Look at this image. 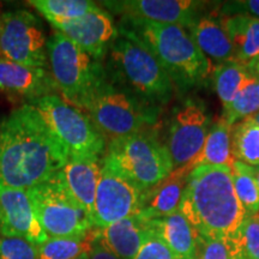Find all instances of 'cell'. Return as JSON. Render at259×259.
Masks as SVG:
<instances>
[{"label": "cell", "instance_id": "1", "mask_svg": "<svg viewBox=\"0 0 259 259\" xmlns=\"http://www.w3.org/2000/svg\"><path fill=\"white\" fill-rule=\"evenodd\" d=\"M69 160L34 106L0 120V185L29 190L54 177Z\"/></svg>", "mask_w": 259, "mask_h": 259}, {"label": "cell", "instance_id": "2", "mask_svg": "<svg viewBox=\"0 0 259 259\" xmlns=\"http://www.w3.org/2000/svg\"><path fill=\"white\" fill-rule=\"evenodd\" d=\"M179 211L202 238H240L246 211L236 197L231 167H194L187 177Z\"/></svg>", "mask_w": 259, "mask_h": 259}, {"label": "cell", "instance_id": "3", "mask_svg": "<svg viewBox=\"0 0 259 259\" xmlns=\"http://www.w3.org/2000/svg\"><path fill=\"white\" fill-rule=\"evenodd\" d=\"M119 34L147 47L167 70L173 82H200L211 71L210 60L199 50L189 31L180 25L124 17Z\"/></svg>", "mask_w": 259, "mask_h": 259}, {"label": "cell", "instance_id": "4", "mask_svg": "<svg viewBox=\"0 0 259 259\" xmlns=\"http://www.w3.org/2000/svg\"><path fill=\"white\" fill-rule=\"evenodd\" d=\"M109 142L143 131L155 121L154 106L114 82L107 73L97 80L78 107Z\"/></svg>", "mask_w": 259, "mask_h": 259}, {"label": "cell", "instance_id": "5", "mask_svg": "<svg viewBox=\"0 0 259 259\" xmlns=\"http://www.w3.org/2000/svg\"><path fill=\"white\" fill-rule=\"evenodd\" d=\"M111 78L148 105L166 103L173 79L153 53L138 41L119 35L109 47Z\"/></svg>", "mask_w": 259, "mask_h": 259}, {"label": "cell", "instance_id": "6", "mask_svg": "<svg viewBox=\"0 0 259 259\" xmlns=\"http://www.w3.org/2000/svg\"><path fill=\"white\" fill-rule=\"evenodd\" d=\"M103 163L147 192L174 170L167 145L153 134L139 131L109 142Z\"/></svg>", "mask_w": 259, "mask_h": 259}, {"label": "cell", "instance_id": "7", "mask_svg": "<svg viewBox=\"0 0 259 259\" xmlns=\"http://www.w3.org/2000/svg\"><path fill=\"white\" fill-rule=\"evenodd\" d=\"M69 157H101L106 139L82 109L67 103L63 97L44 96L30 103Z\"/></svg>", "mask_w": 259, "mask_h": 259}, {"label": "cell", "instance_id": "8", "mask_svg": "<svg viewBox=\"0 0 259 259\" xmlns=\"http://www.w3.org/2000/svg\"><path fill=\"white\" fill-rule=\"evenodd\" d=\"M50 72L58 92L70 105L78 108L106 70L65 35L54 31L47 41Z\"/></svg>", "mask_w": 259, "mask_h": 259}, {"label": "cell", "instance_id": "9", "mask_svg": "<svg viewBox=\"0 0 259 259\" xmlns=\"http://www.w3.org/2000/svg\"><path fill=\"white\" fill-rule=\"evenodd\" d=\"M27 192L47 238L79 235L96 228L92 216L65 190L58 173Z\"/></svg>", "mask_w": 259, "mask_h": 259}, {"label": "cell", "instance_id": "10", "mask_svg": "<svg viewBox=\"0 0 259 259\" xmlns=\"http://www.w3.org/2000/svg\"><path fill=\"white\" fill-rule=\"evenodd\" d=\"M47 41L41 21L31 12L14 10L0 15V54L5 59L46 69Z\"/></svg>", "mask_w": 259, "mask_h": 259}, {"label": "cell", "instance_id": "11", "mask_svg": "<svg viewBox=\"0 0 259 259\" xmlns=\"http://www.w3.org/2000/svg\"><path fill=\"white\" fill-rule=\"evenodd\" d=\"M144 194L119 171L102 161V170L94 203V225L106 228L141 211Z\"/></svg>", "mask_w": 259, "mask_h": 259}, {"label": "cell", "instance_id": "12", "mask_svg": "<svg viewBox=\"0 0 259 259\" xmlns=\"http://www.w3.org/2000/svg\"><path fill=\"white\" fill-rule=\"evenodd\" d=\"M210 128V119L200 103L186 102L176 113L167 143L174 169L186 166L198 156Z\"/></svg>", "mask_w": 259, "mask_h": 259}, {"label": "cell", "instance_id": "13", "mask_svg": "<svg viewBox=\"0 0 259 259\" xmlns=\"http://www.w3.org/2000/svg\"><path fill=\"white\" fill-rule=\"evenodd\" d=\"M52 27L77 45L94 60L102 59L115 38L118 29L112 16L99 6L79 18L50 22Z\"/></svg>", "mask_w": 259, "mask_h": 259}, {"label": "cell", "instance_id": "14", "mask_svg": "<svg viewBox=\"0 0 259 259\" xmlns=\"http://www.w3.org/2000/svg\"><path fill=\"white\" fill-rule=\"evenodd\" d=\"M0 234L25 239L35 246L47 240L25 190L0 185Z\"/></svg>", "mask_w": 259, "mask_h": 259}, {"label": "cell", "instance_id": "15", "mask_svg": "<svg viewBox=\"0 0 259 259\" xmlns=\"http://www.w3.org/2000/svg\"><path fill=\"white\" fill-rule=\"evenodd\" d=\"M102 4L124 17L177 24L185 29H191L198 21L197 8L199 3L190 0H126L105 2Z\"/></svg>", "mask_w": 259, "mask_h": 259}, {"label": "cell", "instance_id": "16", "mask_svg": "<svg viewBox=\"0 0 259 259\" xmlns=\"http://www.w3.org/2000/svg\"><path fill=\"white\" fill-rule=\"evenodd\" d=\"M56 83L50 71L14 63L0 57V93L31 103L44 96L56 95Z\"/></svg>", "mask_w": 259, "mask_h": 259}, {"label": "cell", "instance_id": "17", "mask_svg": "<svg viewBox=\"0 0 259 259\" xmlns=\"http://www.w3.org/2000/svg\"><path fill=\"white\" fill-rule=\"evenodd\" d=\"M100 157H69L66 164L58 171V177L67 193L94 220V203L101 177Z\"/></svg>", "mask_w": 259, "mask_h": 259}, {"label": "cell", "instance_id": "18", "mask_svg": "<svg viewBox=\"0 0 259 259\" xmlns=\"http://www.w3.org/2000/svg\"><path fill=\"white\" fill-rule=\"evenodd\" d=\"M193 169L191 164L176 168L166 179L144 194V203L138 215L147 221L162 219L179 211L187 177Z\"/></svg>", "mask_w": 259, "mask_h": 259}, {"label": "cell", "instance_id": "19", "mask_svg": "<svg viewBox=\"0 0 259 259\" xmlns=\"http://www.w3.org/2000/svg\"><path fill=\"white\" fill-rule=\"evenodd\" d=\"M151 229L141 215L128 216L106 228H97V236L119 259H135Z\"/></svg>", "mask_w": 259, "mask_h": 259}, {"label": "cell", "instance_id": "20", "mask_svg": "<svg viewBox=\"0 0 259 259\" xmlns=\"http://www.w3.org/2000/svg\"><path fill=\"white\" fill-rule=\"evenodd\" d=\"M150 229L166 242L177 259H197L198 234L180 211L149 221Z\"/></svg>", "mask_w": 259, "mask_h": 259}, {"label": "cell", "instance_id": "21", "mask_svg": "<svg viewBox=\"0 0 259 259\" xmlns=\"http://www.w3.org/2000/svg\"><path fill=\"white\" fill-rule=\"evenodd\" d=\"M221 24L231 38L233 61L250 67L259 61V19L244 15L223 16Z\"/></svg>", "mask_w": 259, "mask_h": 259}, {"label": "cell", "instance_id": "22", "mask_svg": "<svg viewBox=\"0 0 259 259\" xmlns=\"http://www.w3.org/2000/svg\"><path fill=\"white\" fill-rule=\"evenodd\" d=\"M190 31L196 45L209 60L219 64L233 61L234 48L221 22L210 17L199 18Z\"/></svg>", "mask_w": 259, "mask_h": 259}, {"label": "cell", "instance_id": "23", "mask_svg": "<svg viewBox=\"0 0 259 259\" xmlns=\"http://www.w3.org/2000/svg\"><path fill=\"white\" fill-rule=\"evenodd\" d=\"M232 127L225 119H220L210 128L202 151L191 162V166L231 167L234 161L232 155Z\"/></svg>", "mask_w": 259, "mask_h": 259}, {"label": "cell", "instance_id": "24", "mask_svg": "<svg viewBox=\"0 0 259 259\" xmlns=\"http://www.w3.org/2000/svg\"><path fill=\"white\" fill-rule=\"evenodd\" d=\"M97 236V228L79 235L64 238H47L44 244L36 246V259H76L88 253Z\"/></svg>", "mask_w": 259, "mask_h": 259}, {"label": "cell", "instance_id": "25", "mask_svg": "<svg viewBox=\"0 0 259 259\" xmlns=\"http://www.w3.org/2000/svg\"><path fill=\"white\" fill-rule=\"evenodd\" d=\"M232 155L248 166H259V125L246 118L232 127Z\"/></svg>", "mask_w": 259, "mask_h": 259}, {"label": "cell", "instance_id": "26", "mask_svg": "<svg viewBox=\"0 0 259 259\" xmlns=\"http://www.w3.org/2000/svg\"><path fill=\"white\" fill-rule=\"evenodd\" d=\"M252 78L253 76L245 65L235 61L219 64L213 70V85L223 106L229 105Z\"/></svg>", "mask_w": 259, "mask_h": 259}, {"label": "cell", "instance_id": "27", "mask_svg": "<svg viewBox=\"0 0 259 259\" xmlns=\"http://www.w3.org/2000/svg\"><path fill=\"white\" fill-rule=\"evenodd\" d=\"M231 176L236 197L244 206L246 216L257 215L259 212V190L255 183L254 167L241 161H233Z\"/></svg>", "mask_w": 259, "mask_h": 259}, {"label": "cell", "instance_id": "28", "mask_svg": "<svg viewBox=\"0 0 259 259\" xmlns=\"http://www.w3.org/2000/svg\"><path fill=\"white\" fill-rule=\"evenodd\" d=\"M29 4L48 22L79 18L99 8L96 3L89 0H30Z\"/></svg>", "mask_w": 259, "mask_h": 259}, {"label": "cell", "instance_id": "29", "mask_svg": "<svg viewBox=\"0 0 259 259\" xmlns=\"http://www.w3.org/2000/svg\"><path fill=\"white\" fill-rule=\"evenodd\" d=\"M223 116L228 125H235L239 120L254 115L259 112V78L253 77L234 97L229 105L223 106Z\"/></svg>", "mask_w": 259, "mask_h": 259}, {"label": "cell", "instance_id": "30", "mask_svg": "<svg viewBox=\"0 0 259 259\" xmlns=\"http://www.w3.org/2000/svg\"><path fill=\"white\" fill-rule=\"evenodd\" d=\"M197 259H246L240 238L236 240L208 239L198 235Z\"/></svg>", "mask_w": 259, "mask_h": 259}, {"label": "cell", "instance_id": "31", "mask_svg": "<svg viewBox=\"0 0 259 259\" xmlns=\"http://www.w3.org/2000/svg\"><path fill=\"white\" fill-rule=\"evenodd\" d=\"M37 247L22 238L0 234V259H36Z\"/></svg>", "mask_w": 259, "mask_h": 259}, {"label": "cell", "instance_id": "32", "mask_svg": "<svg viewBox=\"0 0 259 259\" xmlns=\"http://www.w3.org/2000/svg\"><path fill=\"white\" fill-rule=\"evenodd\" d=\"M240 242L246 259H259V213L246 216L241 226Z\"/></svg>", "mask_w": 259, "mask_h": 259}, {"label": "cell", "instance_id": "33", "mask_svg": "<svg viewBox=\"0 0 259 259\" xmlns=\"http://www.w3.org/2000/svg\"><path fill=\"white\" fill-rule=\"evenodd\" d=\"M135 259H177V257L166 242L151 231Z\"/></svg>", "mask_w": 259, "mask_h": 259}, {"label": "cell", "instance_id": "34", "mask_svg": "<svg viewBox=\"0 0 259 259\" xmlns=\"http://www.w3.org/2000/svg\"><path fill=\"white\" fill-rule=\"evenodd\" d=\"M223 16L244 15L259 19V0H245V2L226 3L222 6Z\"/></svg>", "mask_w": 259, "mask_h": 259}, {"label": "cell", "instance_id": "35", "mask_svg": "<svg viewBox=\"0 0 259 259\" xmlns=\"http://www.w3.org/2000/svg\"><path fill=\"white\" fill-rule=\"evenodd\" d=\"M88 257L89 259H119L101 240H100L99 236H96V239L92 244V247H90V250L88 252Z\"/></svg>", "mask_w": 259, "mask_h": 259}, {"label": "cell", "instance_id": "36", "mask_svg": "<svg viewBox=\"0 0 259 259\" xmlns=\"http://www.w3.org/2000/svg\"><path fill=\"white\" fill-rule=\"evenodd\" d=\"M254 177H255V183H257V186L259 190V166L254 167Z\"/></svg>", "mask_w": 259, "mask_h": 259}, {"label": "cell", "instance_id": "37", "mask_svg": "<svg viewBox=\"0 0 259 259\" xmlns=\"http://www.w3.org/2000/svg\"><path fill=\"white\" fill-rule=\"evenodd\" d=\"M251 118H252V119H253V120H254L255 122H257V124L259 125V112H258V113H255V114H254V115H252V116H251Z\"/></svg>", "mask_w": 259, "mask_h": 259}, {"label": "cell", "instance_id": "38", "mask_svg": "<svg viewBox=\"0 0 259 259\" xmlns=\"http://www.w3.org/2000/svg\"><path fill=\"white\" fill-rule=\"evenodd\" d=\"M76 259H89L88 253H84V254H82V255H79V257L76 258Z\"/></svg>", "mask_w": 259, "mask_h": 259}, {"label": "cell", "instance_id": "39", "mask_svg": "<svg viewBox=\"0 0 259 259\" xmlns=\"http://www.w3.org/2000/svg\"><path fill=\"white\" fill-rule=\"evenodd\" d=\"M257 69H258V71H259V61H258V65H257Z\"/></svg>", "mask_w": 259, "mask_h": 259}]
</instances>
